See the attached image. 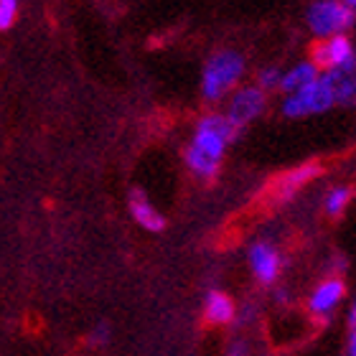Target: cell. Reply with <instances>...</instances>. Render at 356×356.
<instances>
[{
	"mask_svg": "<svg viewBox=\"0 0 356 356\" xmlns=\"http://www.w3.org/2000/svg\"><path fill=\"white\" fill-rule=\"evenodd\" d=\"M305 26L318 41L349 36V31L356 26V10H351L341 0H313L305 8Z\"/></svg>",
	"mask_w": 356,
	"mask_h": 356,
	"instance_id": "obj_2",
	"label": "cell"
},
{
	"mask_svg": "<svg viewBox=\"0 0 356 356\" xmlns=\"http://www.w3.org/2000/svg\"><path fill=\"white\" fill-rule=\"evenodd\" d=\"M110 323H97L95 328H92V334H89V343H92V346H104V343L110 341Z\"/></svg>",
	"mask_w": 356,
	"mask_h": 356,
	"instance_id": "obj_18",
	"label": "cell"
},
{
	"mask_svg": "<svg viewBox=\"0 0 356 356\" xmlns=\"http://www.w3.org/2000/svg\"><path fill=\"white\" fill-rule=\"evenodd\" d=\"M351 199H354V188L351 186L339 184L334 188H328L326 196H323V211H326L328 219H339L349 209Z\"/></svg>",
	"mask_w": 356,
	"mask_h": 356,
	"instance_id": "obj_14",
	"label": "cell"
},
{
	"mask_svg": "<svg viewBox=\"0 0 356 356\" xmlns=\"http://www.w3.org/2000/svg\"><path fill=\"white\" fill-rule=\"evenodd\" d=\"M227 356H250V343L245 339H234V341L227 346Z\"/></svg>",
	"mask_w": 356,
	"mask_h": 356,
	"instance_id": "obj_19",
	"label": "cell"
},
{
	"mask_svg": "<svg viewBox=\"0 0 356 356\" xmlns=\"http://www.w3.org/2000/svg\"><path fill=\"white\" fill-rule=\"evenodd\" d=\"M318 76H321V69L316 67L311 59L298 61V64H293L288 72H282L280 92L282 95H293V92H298V89H303L311 82H316Z\"/></svg>",
	"mask_w": 356,
	"mask_h": 356,
	"instance_id": "obj_12",
	"label": "cell"
},
{
	"mask_svg": "<svg viewBox=\"0 0 356 356\" xmlns=\"http://www.w3.org/2000/svg\"><path fill=\"white\" fill-rule=\"evenodd\" d=\"M127 207H130V214H133V219L140 224L143 229H148V232H163L165 229L163 214L153 209V204L148 201L145 191L133 188L130 196H127Z\"/></svg>",
	"mask_w": 356,
	"mask_h": 356,
	"instance_id": "obj_10",
	"label": "cell"
},
{
	"mask_svg": "<svg viewBox=\"0 0 356 356\" xmlns=\"http://www.w3.org/2000/svg\"><path fill=\"white\" fill-rule=\"evenodd\" d=\"M267 107V92L260 89L257 84H250V87L237 89L229 99V107H227V118L239 127L245 130L252 120H257L265 112Z\"/></svg>",
	"mask_w": 356,
	"mask_h": 356,
	"instance_id": "obj_7",
	"label": "cell"
},
{
	"mask_svg": "<svg viewBox=\"0 0 356 356\" xmlns=\"http://www.w3.org/2000/svg\"><path fill=\"white\" fill-rule=\"evenodd\" d=\"M245 74V56L232 49L214 51L207 59L204 76H201V95L207 102H216L229 95V89L237 87V82Z\"/></svg>",
	"mask_w": 356,
	"mask_h": 356,
	"instance_id": "obj_1",
	"label": "cell"
},
{
	"mask_svg": "<svg viewBox=\"0 0 356 356\" xmlns=\"http://www.w3.org/2000/svg\"><path fill=\"white\" fill-rule=\"evenodd\" d=\"M260 356H273V354H260Z\"/></svg>",
	"mask_w": 356,
	"mask_h": 356,
	"instance_id": "obj_23",
	"label": "cell"
},
{
	"mask_svg": "<svg viewBox=\"0 0 356 356\" xmlns=\"http://www.w3.org/2000/svg\"><path fill=\"white\" fill-rule=\"evenodd\" d=\"M346 356H356V328L346 336Z\"/></svg>",
	"mask_w": 356,
	"mask_h": 356,
	"instance_id": "obj_21",
	"label": "cell"
},
{
	"mask_svg": "<svg viewBox=\"0 0 356 356\" xmlns=\"http://www.w3.org/2000/svg\"><path fill=\"white\" fill-rule=\"evenodd\" d=\"M331 84L336 92V104L341 107H356V59L346 67L328 72Z\"/></svg>",
	"mask_w": 356,
	"mask_h": 356,
	"instance_id": "obj_11",
	"label": "cell"
},
{
	"mask_svg": "<svg viewBox=\"0 0 356 356\" xmlns=\"http://www.w3.org/2000/svg\"><path fill=\"white\" fill-rule=\"evenodd\" d=\"M313 176H318V165H300L296 171H290L288 176L280 178V184H277V191H280L282 199H288L298 188H303Z\"/></svg>",
	"mask_w": 356,
	"mask_h": 356,
	"instance_id": "obj_15",
	"label": "cell"
},
{
	"mask_svg": "<svg viewBox=\"0 0 356 356\" xmlns=\"http://www.w3.org/2000/svg\"><path fill=\"white\" fill-rule=\"evenodd\" d=\"M247 260H250V270H252L254 280L260 285H275L277 282L282 273V257L280 250L273 242H267V239L254 242L247 252Z\"/></svg>",
	"mask_w": 356,
	"mask_h": 356,
	"instance_id": "obj_8",
	"label": "cell"
},
{
	"mask_svg": "<svg viewBox=\"0 0 356 356\" xmlns=\"http://www.w3.org/2000/svg\"><path fill=\"white\" fill-rule=\"evenodd\" d=\"M257 87L265 89V92H280V82H282V69L280 67H262L257 72Z\"/></svg>",
	"mask_w": 356,
	"mask_h": 356,
	"instance_id": "obj_16",
	"label": "cell"
},
{
	"mask_svg": "<svg viewBox=\"0 0 356 356\" xmlns=\"http://www.w3.org/2000/svg\"><path fill=\"white\" fill-rule=\"evenodd\" d=\"M237 318V305L224 290H209L204 300V323L209 326H227Z\"/></svg>",
	"mask_w": 356,
	"mask_h": 356,
	"instance_id": "obj_9",
	"label": "cell"
},
{
	"mask_svg": "<svg viewBox=\"0 0 356 356\" xmlns=\"http://www.w3.org/2000/svg\"><path fill=\"white\" fill-rule=\"evenodd\" d=\"M346 326H349V331H354L356 328V296L349 305V313H346Z\"/></svg>",
	"mask_w": 356,
	"mask_h": 356,
	"instance_id": "obj_20",
	"label": "cell"
},
{
	"mask_svg": "<svg viewBox=\"0 0 356 356\" xmlns=\"http://www.w3.org/2000/svg\"><path fill=\"white\" fill-rule=\"evenodd\" d=\"M341 3H346V6H349L351 10H356V0H341Z\"/></svg>",
	"mask_w": 356,
	"mask_h": 356,
	"instance_id": "obj_22",
	"label": "cell"
},
{
	"mask_svg": "<svg viewBox=\"0 0 356 356\" xmlns=\"http://www.w3.org/2000/svg\"><path fill=\"white\" fill-rule=\"evenodd\" d=\"M18 18V0H0V31L13 29Z\"/></svg>",
	"mask_w": 356,
	"mask_h": 356,
	"instance_id": "obj_17",
	"label": "cell"
},
{
	"mask_svg": "<svg viewBox=\"0 0 356 356\" xmlns=\"http://www.w3.org/2000/svg\"><path fill=\"white\" fill-rule=\"evenodd\" d=\"M331 107H336L334 84H331V76L328 74H321L308 87L298 89L293 95H285V99L280 104V112L288 120H300V118H311V115H323Z\"/></svg>",
	"mask_w": 356,
	"mask_h": 356,
	"instance_id": "obj_3",
	"label": "cell"
},
{
	"mask_svg": "<svg viewBox=\"0 0 356 356\" xmlns=\"http://www.w3.org/2000/svg\"><path fill=\"white\" fill-rule=\"evenodd\" d=\"M184 161L186 165L191 168L193 173L199 178H204V181H211V178H216V173H219V161H214V158H209L207 153H201L196 145H186L184 148Z\"/></svg>",
	"mask_w": 356,
	"mask_h": 356,
	"instance_id": "obj_13",
	"label": "cell"
},
{
	"mask_svg": "<svg viewBox=\"0 0 356 356\" xmlns=\"http://www.w3.org/2000/svg\"><path fill=\"white\" fill-rule=\"evenodd\" d=\"M356 59V46L349 36L321 38L311 46V61L321 69V74L336 72Z\"/></svg>",
	"mask_w": 356,
	"mask_h": 356,
	"instance_id": "obj_5",
	"label": "cell"
},
{
	"mask_svg": "<svg viewBox=\"0 0 356 356\" xmlns=\"http://www.w3.org/2000/svg\"><path fill=\"white\" fill-rule=\"evenodd\" d=\"M343 300H346V280H343L341 275H328L308 296V313H311L313 318L328 321L341 308Z\"/></svg>",
	"mask_w": 356,
	"mask_h": 356,
	"instance_id": "obj_6",
	"label": "cell"
},
{
	"mask_svg": "<svg viewBox=\"0 0 356 356\" xmlns=\"http://www.w3.org/2000/svg\"><path fill=\"white\" fill-rule=\"evenodd\" d=\"M239 133L242 130L227 115H222V112H209V115H204L196 122L191 145H196L201 153H207L209 158H214V161L222 163L224 153H227V148H229L232 143L237 140Z\"/></svg>",
	"mask_w": 356,
	"mask_h": 356,
	"instance_id": "obj_4",
	"label": "cell"
}]
</instances>
